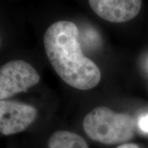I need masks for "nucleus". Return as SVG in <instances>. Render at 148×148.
<instances>
[{
    "instance_id": "obj_1",
    "label": "nucleus",
    "mask_w": 148,
    "mask_h": 148,
    "mask_svg": "<svg viewBox=\"0 0 148 148\" xmlns=\"http://www.w3.org/2000/svg\"><path fill=\"white\" fill-rule=\"evenodd\" d=\"M44 46L53 69L69 86L87 90L100 83L101 70L85 56L78 27L73 21H58L50 25L44 36Z\"/></svg>"
},
{
    "instance_id": "obj_2",
    "label": "nucleus",
    "mask_w": 148,
    "mask_h": 148,
    "mask_svg": "<svg viewBox=\"0 0 148 148\" xmlns=\"http://www.w3.org/2000/svg\"><path fill=\"white\" fill-rule=\"evenodd\" d=\"M82 127L90 139L106 145L127 143L134 138L138 127L134 116L113 111L106 106L95 107L88 113Z\"/></svg>"
},
{
    "instance_id": "obj_3",
    "label": "nucleus",
    "mask_w": 148,
    "mask_h": 148,
    "mask_svg": "<svg viewBox=\"0 0 148 148\" xmlns=\"http://www.w3.org/2000/svg\"><path fill=\"white\" fill-rule=\"evenodd\" d=\"M40 77L32 64L24 60H12L0 68V101L26 92L39 83Z\"/></svg>"
},
{
    "instance_id": "obj_4",
    "label": "nucleus",
    "mask_w": 148,
    "mask_h": 148,
    "mask_svg": "<svg viewBox=\"0 0 148 148\" xmlns=\"http://www.w3.org/2000/svg\"><path fill=\"white\" fill-rule=\"evenodd\" d=\"M34 106L14 101H0V134L10 136L23 132L36 120Z\"/></svg>"
},
{
    "instance_id": "obj_5",
    "label": "nucleus",
    "mask_w": 148,
    "mask_h": 148,
    "mask_svg": "<svg viewBox=\"0 0 148 148\" xmlns=\"http://www.w3.org/2000/svg\"><path fill=\"white\" fill-rule=\"evenodd\" d=\"M91 9L102 19L122 23L138 16L142 0H88Z\"/></svg>"
},
{
    "instance_id": "obj_6",
    "label": "nucleus",
    "mask_w": 148,
    "mask_h": 148,
    "mask_svg": "<svg viewBox=\"0 0 148 148\" xmlns=\"http://www.w3.org/2000/svg\"><path fill=\"white\" fill-rule=\"evenodd\" d=\"M49 148H89L84 138L69 131L58 130L48 140Z\"/></svg>"
},
{
    "instance_id": "obj_7",
    "label": "nucleus",
    "mask_w": 148,
    "mask_h": 148,
    "mask_svg": "<svg viewBox=\"0 0 148 148\" xmlns=\"http://www.w3.org/2000/svg\"><path fill=\"white\" fill-rule=\"evenodd\" d=\"M138 127L143 132H148V114L142 117L138 121Z\"/></svg>"
},
{
    "instance_id": "obj_8",
    "label": "nucleus",
    "mask_w": 148,
    "mask_h": 148,
    "mask_svg": "<svg viewBox=\"0 0 148 148\" xmlns=\"http://www.w3.org/2000/svg\"><path fill=\"white\" fill-rule=\"evenodd\" d=\"M116 148H140V147L136 143H124L119 145Z\"/></svg>"
},
{
    "instance_id": "obj_9",
    "label": "nucleus",
    "mask_w": 148,
    "mask_h": 148,
    "mask_svg": "<svg viewBox=\"0 0 148 148\" xmlns=\"http://www.w3.org/2000/svg\"><path fill=\"white\" fill-rule=\"evenodd\" d=\"M0 45H1V40H0Z\"/></svg>"
}]
</instances>
